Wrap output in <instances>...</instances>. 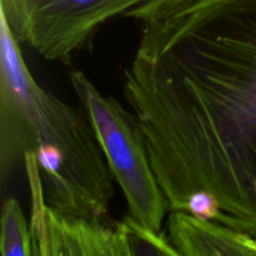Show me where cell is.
Masks as SVG:
<instances>
[{
    "mask_svg": "<svg viewBox=\"0 0 256 256\" xmlns=\"http://www.w3.org/2000/svg\"><path fill=\"white\" fill-rule=\"evenodd\" d=\"M172 212L202 192L256 238V0H189L142 22L124 70Z\"/></svg>",
    "mask_w": 256,
    "mask_h": 256,
    "instance_id": "1",
    "label": "cell"
},
{
    "mask_svg": "<svg viewBox=\"0 0 256 256\" xmlns=\"http://www.w3.org/2000/svg\"><path fill=\"white\" fill-rule=\"evenodd\" d=\"M32 152L45 202L66 216L109 222L112 174L86 112L42 89L0 14V166Z\"/></svg>",
    "mask_w": 256,
    "mask_h": 256,
    "instance_id": "2",
    "label": "cell"
},
{
    "mask_svg": "<svg viewBox=\"0 0 256 256\" xmlns=\"http://www.w3.org/2000/svg\"><path fill=\"white\" fill-rule=\"evenodd\" d=\"M189 0H0L19 42L49 62H68L92 46L106 22L130 18L145 22Z\"/></svg>",
    "mask_w": 256,
    "mask_h": 256,
    "instance_id": "3",
    "label": "cell"
},
{
    "mask_svg": "<svg viewBox=\"0 0 256 256\" xmlns=\"http://www.w3.org/2000/svg\"><path fill=\"white\" fill-rule=\"evenodd\" d=\"M70 82L110 172L124 192L129 215L145 226L162 232L169 204L150 165L138 118L116 99L104 96L82 70H74Z\"/></svg>",
    "mask_w": 256,
    "mask_h": 256,
    "instance_id": "4",
    "label": "cell"
},
{
    "mask_svg": "<svg viewBox=\"0 0 256 256\" xmlns=\"http://www.w3.org/2000/svg\"><path fill=\"white\" fill-rule=\"evenodd\" d=\"M32 194V256H128L119 224L62 215L45 202L40 170L32 152L24 154Z\"/></svg>",
    "mask_w": 256,
    "mask_h": 256,
    "instance_id": "5",
    "label": "cell"
},
{
    "mask_svg": "<svg viewBox=\"0 0 256 256\" xmlns=\"http://www.w3.org/2000/svg\"><path fill=\"white\" fill-rule=\"evenodd\" d=\"M168 238L182 256H256V238L244 232L175 210Z\"/></svg>",
    "mask_w": 256,
    "mask_h": 256,
    "instance_id": "6",
    "label": "cell"
},
{
    "mask_svg": "<svg viewBox=\"0 0 256 256\" xmlns=\"http://www.w3.org/2000/svg\"><path fill=\"white\" fill-rule=\"evenodd\" d=\"M119 224L128 256H179L169 238L162 232L148 228L128 215Z\"/></svg>",
    "mask_w": 256,
    "mask_h": 256,
    "instance_id": "7",
    "label": "cell"
},
{
    "mask_svg": "<svg viewBox=\"0 0 256 256\" xmlns=\"http://www.w3.org/2000/svg\"><path fill=\"white\" fill-rule=\"evenodd\" d=\"M2 256H32V244L30 226L20 204L14 198H8L2 210Z\"/></svg>",
    "mask_w": 256,
    "mask_h": 256,
    "instance_id": "8",
    "label": "cell"
}]
</instances>
